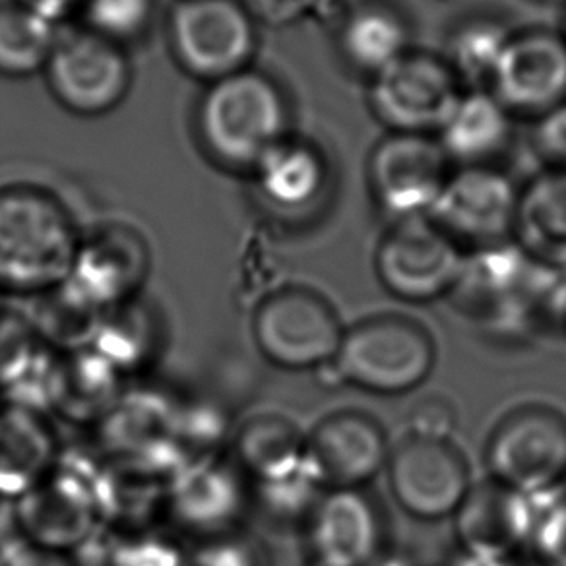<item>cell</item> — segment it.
Returning a JSON list of instances; mask_svg holds the SVG:
<instances>
[{
  "label": "cell",
  "mask_w": 566,
  "mask_h": 566,
  "mask_svg": "<svg viewBox=\"0 0 566 566\" xmlns=\"http://www.w3.org/2000/svg\"><path fill=\"white\" fill-rule=\"evenodd\" d=\"M71 216L40 190L0 192V290L35 297L64 282L78 251Z\"/></svg>",
  "instance_id": "6da1fadb"
},
{
  "label": "cell",
  "mask_w": 566,
  "mask_h": 566,
  "mask_svg": "<svg viewBox=\"0 0 566 566\" xmlns=\"http://www.w3.org/2000/svg\"><path fill=\"white\" fill-rule=\"evenodd\" d=\"M290 105L274 80L252 69L210 82L198 107V130L213 158L247 169L290 136Z\"/></svg>",
  "instance_id": "7a4b0ae2"
},
{
  "label": "cell",
  "mask_w": 566,
  "mask_h": 566,
  "mask_svg": "<svg viewBox=\"0 0 566 566\" xmlns=\"http://www.w3.org/2000/svg\"><path fill=\"white\" fill-rule=\"evenodd\" d=\"M434 361V339L423 324L385 313L346 328L336 357L316 373L365 392L400 396L423 385Z\"/></svg>",
  "instance_id": "3957f363"
},
{
  "label": "cell",
  "mask_w": 566,
  "mask_h": 566,
  "mask_svg": "<svg viewBox=\"0 0 566 566\" xmlns=\"http://www.w3.org/2000/svg\"><path fill=\"white\" fill-rule=\"evenodd\" d=\"M179 390L150 378L128 382L90 433L113 464L166 483L182 460L177 450Z\"/></svg>",
  "instance_id": "277c9868"
},
{
  "label": "cell",
  "mask_w": 566,
  "mask_h": 566,
  "mask_svg": "<svg viewBox=\"0 0 566 566\" xmlns=\"http://www.w3.org/2000/svg\"><path fill=\"white\" fill-rule=\"evenodd\" d=\"M252 518V481L228 452L182 465L164 483L161 524L195 543L233 534Z\"/></svg>",
  "instance_id": "5b68a950"
},
{
  "label": "cell",
  "mask_w": 566,
  "mask_h": 566,
  "mask_svg": "<svg viewBox=\"0 0 566 566\" xmlns=\"http://www.w3.org/2000/svg\"><path fill=\"white\" fill-rule=\"evenodd\" d=\"M346 328L321 293L287 285L254 307L251 336L264 361L282 370H316L338 354Z\"/></svg>",
  "instance_id": "8992f818"
},
{
  "label": "cell",
  "mask_w": 566,
  "mask_h": 566,
  "mask_svg": "<svg viewBox=\"0 0 566 566\" xmlns=\"http://www.w3.org/2000/svg\"><path fill=\"white\" fill-rule=\"evenodd\" d=\"M489 478L534 499L566 480V417L545 403L511 409L485 447Z\"/></svg>",
  "instance_id": "52a82bcc"
},
{
  "label": "cell",
  "mask_w": 566,
  "mask_h": 566,
  "mask_svg": "<svg viewBox=\"0 0 566 566\" xmlns=\"http://www.w3.org/2000/svg\"><path fill=\"white\" fill-rule=\"evenodd\" d=\"M465 252L429 216L392 221L375 251V274L396 300L431 303L454 292Z\"/></svg>",
  "instance_id": "ba28073f"
},
{
  "label": "cell",
  "mask_w": 566,
  "mask_h": 566,
  "mask_svg": "<svg viewBox=\"0 0 566 566\" xmlns=\"http://www.w3.org/2000/svg\"><path fill=\"white\" fill-rule=\"evenodd\" d=\"M464 92L447 59L411 49L369 78V107L388 133L434 134Z\"/></svg>",
  "instance_id": "9c48e42d"
},
{
  "label": "cell",
  "mask_w": 566,
  "mask_h": 566,
  "mask_svg": "<svg viewBox=\"0 0 566 566\" xmlns=\"http://www.w3.org/2000/svg\"><path fill=\"white\" fill-rule=\"evenodd\" d=\"M452 164L434 134L388 133L367 161V181L378 210L392 221L433 210Z\"/></svg>",
  "instance_id": "30bf717a"
},
{
  "label": "cell",
  "mask_w": 566,
  "mask_h": 566,
  "mask_svg": "<svg viewBox=\"0 0 566 566\" xmlns=\"http://www.w3.org/2000/svg\"><path fill=\"white\" fill-rule=\"evenodd\" d=\"M520 190L496 166L452 167L429 218L462 249H489L514 241Z\"/></svg>",
  "instance_id": "8fae6325"
},
{
  "label": "cell",
  "mask_w": 566,
  "mask_h": 566,
  "mask_svg": "<svg viewBox=\"0 0 566 566\" xmlns=\"http://www.w3.org/2000/svg\"><path fill=\"white\" fill-rule=\"evenodd\" d=\"M169 32L182 69L210 82L249 69L256 49V20L241 0H181Z\"/></svg>",
  "instance_id": "7c38bea8"
},
{
  "label": "cell",
  "mask_w": 566,
  "mask_h": 566,
  "mask_svg": "<svg viewBox=\"0 0 566 566\" xmlns=\"http://www.w3.org/2000/svg\"><path fill=\"white\" fill-rule=\"evenodd\" d=\"M311 566H375L388 549L385 511L367 489H324L301 526Z\"/></svg>",
  "instance_id": "4fadbf2b"
},
{
  "label": "cell",
  "mask_w": 566,
  "mask_h": 566,
  "mask_svg": "<svg viewBox=\"0 0 566 566\" xmlns=\"http://www.w3.org/2000/svg\"><path fill=\"white\" fill-rule=\"evenodd\" d=\"M385 472L394 501L423 522L452 518L473 485L470 465L452 441L409 433L390 449Z\"/></svg>",
  "instance_id": "5bb4252c"
},
{
  "label": "cell",
  "mask_w": 566,
  "mask_h": 566,
  "mask_svg": "<svg viewBox=\"0 0 566 566\" xmlns=\"http://www.w3.org/2000/svg\"><path fill=\"white\" fill-rule=\"evenodd\" d=\"M45 72L56 99L80 115L115 109L130 86V64L120 43L94 30L61 33Z\"/></svg>",
  "instance_id": "9a60e30c"
},
{
  "label": "cell",
  "mask_w": 566,
  "mask_h": 566,
  "mask_svg": "<svg viewBox=\"0 0 566 566\" xmlns=\"http://www.w3.org/2000/svg\"><path fill=\"white\" fill-rule=\"evenodd\" d=\"M488 87L514 117L539 118L565 103V33L512 32Z\"/></svg>",
  "instance_id": "2e32d148"
},
{
  "label": "cell",
  "mask_w": 566,
  "mask_h": 566,
  "mask_svg": "<svg viewBox=\"0 0 566 566\" xmlns=\"http://www.w3.org/2000/svg\"><path fill=\"white\" fill-rule=\"evenodd\" d=\"M388 457L382 424L365 411H334L307 433L305 465L323 489L367 488L385 472Z\"/></svg>",
  "instance_id": "e0dca14e"
},
{
  "label": "cell",
  "mask_w": 566,
  "mask_h": 566,
  "mask_svg": "<svg viewBox=\"0 0 566 566\" xmlns=\"http://www.w3.org/2000/svg\"><path fill=\"white\" fill-rule=\"evenodd\" d=\"M539 499L501 481L473 483L454 512L458 551L485 558L522 557L530 547Z\"/></svg>",
  "instance_id": "ac0fdd59"
},
{
  "label": "cell",
  "mask_w": 566,
  "mask_h": 566,
  "mask_svg": "<svg viewBox=\"0 0 566 566\" xmlns=\"http://www.w3.org/2000/svg\"><path fill=\"white\" fill-rule=\"evenodd\" d=\"M9 504L18 534L45 549L72 555L105 527L90 491L55 468Z\"/></svg>",
  "instance_id": "d6986e66"
},
{
  "label": "cell",
  "mask_w": 566,
  "mask_h": 566,
  "mask_svg": "<svg viewBox=\"0 0 566 566\" xmlns=\"http://www.w3.org/2000/svg\"><path fill=\"white\" fill-rule=\"evenodd\" d=\"M150 259L133 233L109 229L80 241L69 275L59 285L72 300L105 313L140 297Z\"/></svg>",
  "instance_id": "ffe728a7"
},
{
  "label": "cell",
  "mask_w": 566,
  "mask_h": 566,
  "mask_svg": "<svg viewBox=\"0 0 566 566\" xmlns=\"http://www.w3.org/2000/svg\"><path fill=\"white\" fill-rule=\"evenodd\" d=\"M260 200L283 216H307L321 208L332 187L323 150L292 134L275 144L251 169Z\"/></svg>",
  "instance_id": "44dd1931"
},
{
  "label": "cell",
  "mask_w": 566,
  "mask_h": 566,
  "mask_svg": "<svg viewBox=\"0 0 566 566\" xmlns=\"http://www.w3.org/2000/svg\"><path fill=\"white\" fill-rule=\"evenodd\" d=\"M169 342L166 316L136 297L103 313L92 347L120 377L134 382L154 375L167 355Z\"/></svg>",
  "instance_id": "7402d4cb"
},
{
  "label": "cell",
  "mask_w": 566,
  "mask_h": 566,
  "mask_svg": "<svg viewBox=\"0 0 566 566\" xmlns=\"http://www.w3.org/2000/svg\"><path fill=\"white\" fill-rule=\"evenodd\" d=\"M126 386L128 380L92 346L59 354L51 417L76 431H92L117 403Z\"/></svg>",
  "instance_id": "603a6c76"
},
{
  "label": "cell",
  "mask_w": 566,
  "mask_h": 566,
  "mask_svg": "<svg viewBox=\"0 0 566 566\" xmlns=\"http://www.w3.org/2000/svg\"><path fill=\"white\" fill-rule=\"evenodd\" d=\"M514 118L489 87H464L434 138L454 167L495 166L511 146Z\"/></svg>",
  "instance_id": "cb8c5ba5"
},
{
  "label": "cell",
  "mask_w": 566,
  "mask_h": 566,
  "mask_svg": "<svg viewBox=\"0 0 566 566\" xmlns=\"http://www.w3.org/2000/svg\"><path fill=\"white\" fill-rule=\"evenodd\" d=\"M61 437L45 413L0 401V501L12 503L55 465Z\"/></svg>",
  "instance_id": "d4e9b609"
},
{
  "label": "cell",
  "mask_w": 566,
  "mask_h": 566,
  "mask_svg": "<svg viewBox=\"0 0 566 566\" xmlns=\"http://www.w3.org/2000/svg\"><path fill=\"white\" fill-rule=\"evenodd\" d=\"M307 433L280 411H252L235 423L228 454L252 483L283 480L305 468Z\"/></svg>",
  "instance_id": "484cf974"
},
{
  "label": "cell",
  "mask_w": 566,
  "mask_h": 566,
  "mask_svg": "<svg viewBox=\"0 0 566 566\" xmlns=\"http://www.w3.org/2000/svg\"><path fill=\"white\" fill-rule=\"evenodd\" d=\"M514 243L551 272H566V167H549L520 190Z\"/></svg>",
  "instance_id": "4316f807"
},
{
  "label": "cell",
  "mask_w": 566,
  "mask_h": 566,
  "mask_svg": "<svg viewBox=\"0 0 566 566\" xmlns=\"http://www.w3.org/2000/svg\"><path fill=\"white\" fill-rule=\"evenodd\" d=\"M336 41L342 61L367 78L413 49L408 18L385 0L355 4L338 25Z\"/></svg>",
  "instance_id": "83f0119b"
},
{
  "label": "cell",
  "mask_w": 566,
  "mask_h": 566,
  "mask_svg": "<svg viewBox=\"0 0 566 566\" xmlns=\"http://www.w3.org/2000/svg\"><path fill=\"white\" fill-rule=\"evenodd\" d=\"M74 555L78 566H189V543L164 524L140 530L102 527ZM76 551V553H78Z\"/></svg>",
  "instance_id": "f1b7e54d"
},
{
  "label": "cell",
  "mask_w": 566,
  "mask_h": 566,
  "mask_svg": "<svg viewBox=\"0 0 566 566\" xmlns=\"http://www.w3.org/2000/svg\"><path fill=\"white\" fill-rule=\"evenodd\" d=\"M59 35V24L22 2L0 4V74L20 78L45 71Z\"/></svg>",
  "instance_id": "f546056e"
},
{
  "label": "cell",
  "mask_w": 566,
  "mask_h": 566,
  "mask_svg": "<svg viewBox=\"0 0 566 566\" xmlns=\"http://www.w3.org/2000/svg\"><path fill=\"white\" fill-rule=\"evenodd\" d=\"M25 315L41 344L55 349L56 354H66L92 346L103 313L82 305L61 287H55L35 295V307L25 311Z\"/></svg>",
  "instance_id": "4dcf8cb0"
},
{
  "label": "cell",
  "mask_w": 566,
  "mask_h": 566,
  "mask_svg": "<svg viewBox=\"0 0 566 566\" xmlns=\"http://www.w3.org/2000/svg\"><path fill=\"white\" fill-rule=\"evenodd\" d=\"M512 32L495 18H472L449 41L447 63L464 87H488Z\"/></svg>",
  "instance_id": "1f68e13d"
},
{
  "label": "cell",
  "mask_w": 566,
  "mask_h": 566,
  "mask_svg": "<svg viewBox=\"0 0 566 566\" xmlns=\"http://www.w3.org/2000/svg\"><path fill=\"white\" fill-rule=\"evenodd\" d=\"M323 491L307 465L283 480L252 483V516L272 527H301Z\"/></svg>",
  "instance_id": "d6a6232c"
},
{
  "label": "cell",
  "mask_w": 566,
  "mask_h": 566,
  "mask_svg": "<svg viewBox=\"0 0 566 566\" xmlns=\"http://www.w3.org/2000/svg\"><path fill=\"white\" fill-rule=\"evenodd\" d=\"M84 10L90 30L120 43L148 28L154 0H84Z\"/></svg>",
  "instance_id": "836d02e7"
},
{
  "label": "cell",
  "mask_w": 566,
  "mask_h": 566,
  "mask_svg": "<svg viewBox=\"0 0 566 566\" xmlns=\"http://www.w3.org/2000/svg\"><path fill=\"white\" fill-rule=\"evenodd\" d=\"M189 566H270L264 543L247 527L189 545Z\"/></svg>",
  "instance_id": "e575fe53"
},
{
  "label": "cell",
  "mask_w": 566,
  "mask_h": 566,
  "mask_svg": "<svg viewBox=\"0 0 566 566\" xmlns=\"http://www.w3.org/2000/svg\"><path fill=\"white\" fill-rule=\"evenodd\" d=\"M543 499L527 551L537 566H566V491Z\"/></svg>",
  "instance_id": "d590c367"
},
{
  "label": "cell",
  "mask_w": 566,
  "mask_h": 566,
  "mask_svg": "<svg viewBox=\"0 0 566 566\" xmlns=\"http://www.w3.org/2000/svg\"><path fill=\"white\" fill-rule=\"evenodd\" d=\"M38 344L25 311L0 307V386L24 365Z\"/></svg>",
  "instance_id": "8d00e7d4"
},
{
  "label": "cell",
  "mask_w": 566,
  "mask_h": 566,
  "mask_svg": "<svg viewBox=\"0 0 566 566\" xmlns=\"http://www.w3.org/2000/svg\"><path fill=\"white\" fill-rule=\"evenodd\" d=\"M408 421L409 434L434 441H452L458 427L457 408L444 396H424L409 411Z\"/></svg>",
  "instance_id": "74e56055"
},
{
  "label": "cell",
  "mask_w": 566,
  "mask_h": 566,
  "mask_svg": "<svg viewBox=\"0 0 566 566\" xmlns=\"http://www.w3.org/2000/svg\"><path fill=\"white\" fill-rule=\"evenodd\" d=\"M10 518V516H9ZM0 566H78L69 553L45 549L18 534L10 520L9 530L0 532Z\"/></svg>",
  "instance_id": "f35d334b"
},
{
  "label": "cell",
  "mask_w": 566,
  "mask_h": 566,
  "mask_svg": "<svg viewBox=\"0 0 566 566\" xmlns=\"http://www.w3.org/2000/svg\"><path fill=\"white\" fill-rule=\"evenodd\" d=\"M535 120L537 151L549 161V167H566V102Z\"/></svg>",
  "instance_id": "ab89813d"
},
{
  "label": "cell",
  "mask_w": 566,
  "mask_h": 566,
  "mask_svg": "<svg viewBox=\"0 0 566 566\" xmlns=\"http://www.w3.org/2000/svg\"><path fill=\"white\" fill-rule=\"evenodd\" d=\"M18 2H22L25 7H30V9L40 12L49 20H53L55 24H61V20L66 14H71L74 7L84 4V0H18Z\"/></svg>",
  "instance_id": "60d3db41"
},
{
  "label": "cell",
  "mask_w": 566,
  "mask_h": 566,
  "mask_svg": "<svg viewBox=\"0 0 566 566\" xmlns=\"http://www.w3.org/2000/svg\"><path fill=\"white\" fill-rule=\"evenodd\" d=\"M449 566H522V557L514 558H485L473 557L468 553L458 551L457 557L450 560Z\"/></svg>",
  "instance_id": "b9f144b4"
},
{
  "label": "cell",
  "mask_w": 566,
  "mask_h": 566,
  "mask_svg": "<svg viewBox=\"0 0 566 566\" xmlns=\"http://www.w3.org/2000/svg\"><path fill=\"white\" fill-rule=\"evenodd\" d=\"M560 321H563V326H565L566 331V295L565 300H563V305H560Z\"/></svg>",
  "instance_id": "7bdbcfd3"
},
{
  "label": "cell",
  "mask_w": 566,
  "mask_h": 566,
  "mask_svg": "<svg viewBox=\"0 0 566 566\" xmlns=\"http://www.w3.org/2000/svg\"><path fill=\"white\" fill-rule=\"evenodd\" d=\"M4 504L7 503H2V501H0V516H2V509H4Z\"/></svg>",
  "instance_id": "ee69618b"
},
{
  "label": "cell",
  "mask_w": 566,
  "mask_h": 566,
  "mask_svg": "<svg viewBox=\"0 0 566 566\" xmlns=\"http://www.w3.org/2000/svg\"><path fill=\"white\" fill-rule=\"evenodd\" d=\"M563 33L566 35V10H565V30H563Z\"/></svg>",
  "instance_id": "f6af8a7d"
}]
</instances>
